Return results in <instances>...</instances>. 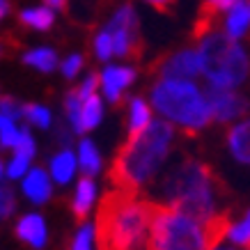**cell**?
I'll use <instances>...</instances> for the list:
<instances>
[{
  "instance_id": "cell-1",
  "label": "cell",
  "mask_w": 250,
  "mask_h": 250,
  "mask_svg": "<svg viewBox=\"0 0 250 250\" xmlns=\"http://www.w3.org/2000/svg\"><path fill=\"white\" fill-rule=\"evenodd\" d=\"M161 205L138 193L115 188L104 195L97 213L99 250H156L154 228Z\"/></svg>"
},
{
  "instance_id": "cell-2",
  "label": "cell",
  "mask_w": 250,
  "mask_h": 250,
  "mask_svg": "<svg viewBox=\"0 0 250 250\" xmlns=\"http://www.w3.org/2000/svg\"><path fill=\"white\" fill-rule=\"evenodd\" d=\"M172 136L170 122L152 120V124L140 136L129 138L120 147L110 167V184L120 190L138 193V188L149 182L166 161Z\"/></svg>"
},
{
  "instance_id": "cell-3",
  "label": "cell",
  "mask_w": 250,
  "mask_h": 250,
  "mask_svg": "<svg viewBox=\"0 0 250 250\" xmlns=\"http://www.w3.org/2000/svg\"><path fill=\"white\" fill-rule=\"evenodd\" d=\"M161 193L167 205L186 213L197 223H207L213 216L216 205V174L209 166L195 159H184L174 166L161 184Z\"/></svg>"
},
{
  "instance_id": "cell-4",
  "label": "cell",
  "mask_w": 250,
  "mask_h": 250,
  "mask_svg": "<svg viewBox=\"0 0 250 250\" xmlns=\"http://www.w3.org/2000/svg\"><path fill=\"white\" fill-rule=\"evenodd\" d=\"M152 104L163 117L177 122L186 133H195L211 122L207 94L190 81H159L152 87Z\"/></svg>"
},
{
  "instance_id": "cell-5",
  "label": "cell",
  "mask_w": 250,
  "mask_h": 250,
  "mask_svg": "<svg viewBox=\"0 0 250 250\" xmlns=\"http://www.w3.org/2000/svg\"><path fill=\"white\" fill-rule=\"evenodd\" d=\"M197 55L202 62V74L213 90H232L250 74V60L246 51L225 32L213 30L200 39Z\"/></svg>"
},
{
  "instance_id": "cell-6",
  "label": "cell",
  "mask_w": 250,
  "mask_h": 250,
  "mask_svg": "<svg viewBox=\"0 0 250 250\" xmlns=\"http://www.w3.org/2000/svg\"><path fill=\"white\" fill-rule=\"evenodd\" d=\"M156 250H207L205 228L170 205H161L154 228Z\"/></svg>"
},
{
  "instance_id": "cell-7",
  "label": "cell",
  "mask_w": 250,
  "mask_h": 250,
  "mask_svg": "<svg viewBox=\"0 0 250 250\" xmlns=\"http://www.w3.org/2000/svg\"><path fill=\"white\" fill-rule=\"evenodd\" d=\"M108 32L113 37L115 55L120 58H138L140 55V37H138V16L131 5H124L115 12V16L108 23Z\"/></svg>"
},
{
  "instance_id": "cell-8",
  "label": "cell",
  "mask_w": 250,
  "mask_h": 250,
  "mask_svg": "<svg viewBox=\"0 0 250 250\" xmlns=\"http://www.w3.org/2000/svg\"><path fill=\"white\" fill-rule=\"evenodd\" d=\"M207 101L211 108V117L216 122H234L236 117L248 113V99L232 90H207Z\"/></svg>"
},
{
  "instance_id": "cell-9",
  "label": "cell",
  "mask_w": 250,
  "mask_h": 250,
  "mask_svg": "<svg viewBox=\"0 0 250 250\" xmlns=\"http://www.w3.org/2000/svg\"><path fill=\"white\" fill-rule=\"evenodd\" d=\"M161 81H190L197 74H202V62L200 55L195 51H182V53H174L166 60H161L156 64Z\"/></svg>"
},
{
  "instance_id": "cell-10",
  "label": "cell",
  "mask_w": 250,
  "mask_h": 250,
  "mask_svg": "<svg viewBox=\"0 0 250 250\" xmlns=\"http://www.w3.org/2000/svg\"><path fill=\"white\" fill-rule=\"evenodd\" d=\"M136 78V71L129 67H108L104 74H101V87H104V94H106L108 101H120V94L124 87H129Z\"/></svg>"
},
{
  "instance_id": "cell-11",
  "label": "cell",
  "mask_w": 250,
  "mask_h": 250,
  "mask_svg": "<svg viewBox=\"0 0 250 250\" xmlns=\"http://www.w3.org/2000/svg\"><path fill=\"white\" fill-rule=\"evenodd\" d=\"M16 234L21 241H25L32 248H44L46 246V223L37 213H28L16 223Z\"/></svg>"
},
{
  "instance_id": "cell-12",
  "label": "cell",
  "mask_w": 250,
  "mask_h": 250,
  "mask_svg": "<svg viewBox=\"0 0 250 250\" xmlns=\"http://www.w3.org/2000/svg\"><path fill=\"white\" fill-rule=\"evenodd\" d=\"M23 193L35 205H44L51 197V179L42 167H32L30 172L23 177Z\"/></svg>"
},
{
  "instance_id": "cell-13",
  "label": "cell",
  "mask_w": 250,
  "mask_h": 250,
  "mask_svg": "<svg viewBox=\"0 0 250 250\" xmlns=\"http://www.w3.org/2000/svg\"><path fill=\"white\" fill-rule=\"evenodd\" d=\"M228 147L239 163L250 166V120L239 122L228 133Z\"/></svg>"
},
{
  "instance_id": "cell-14",
  "label": "cell",
  "mask_w": 250,
  "mask_h": 250,
  "mask_svg": "<svg viewBox=\"0 0 250 250\" xmlns=\"http://www.w3.org/2000/svg\"><path fill=\"white\" fill-rule=\"evenodd\" d=\"M250 30V0H239L234 7L229 9L225 19V35L229 39H241Z\"/></svg>"
},
{
  "instance_id": "cell-15",
  "label": "cell",
  "mask_w": 250,
  "mask_h": 250,
  "mask_svg": "<svg viewBox=\"0 0 250 250\" xmlns=\"http://www.w3.org/2000/svg\"><path fill=\"white\" fill-rule=\"evenodd\" d=\"M94 195H97V186L92 182V177H83L78 182V188H76V197H74V216L78 220H83L90 211L92 202H94Z\"/></svg>"
},
{
  "instance_id": "cell-16",
  "label": "cell",
  "mask_w": 250,
  "mask_h": 250,
  "mask_svg": "<svg viewBox=\"0 0 250 250\" xmlns=\"http://www.w3.org/2000/svg\"><path fill=\"white\" fill-rule=\"evenodd\" d=\"M152 124V110L143 99H131V122H129V138H138L147 126Z\"/></svg>"
},
{
  "instance_id": "cell-17",
  "label": "cell",
  "mask_w": 250,
  "mask_h": 250,
  "mask_svg": "<svg viewBox=\"0 0 250 250\" xmlns=\"http://www.w3.org/2000/svg\"><path fill=\"white\" fill-rule=\"evenodd\" d=\"M76 172V156L69 152V149H62L53 161H51V177H53L58 184H69V179Z\"/></svg>"
},
{
  "instance_id": "cell-18",
  "label": "cell",
  "mask_w": 250,
  "mask_h": 250,
  "mask_svg": "<svg viewBox=\"0 0 250 250\" xmlns=\"http://www.w3.org/2000/svg\"><path fill=\"white\" fill-rule=\"evenodd\" d=\"M78 163H81V170H83L85 177H94L101 167V156H99L97 147L92 140H81V147H78Z\"/></svg>"
},
{
  "instance_id": "cell-19",
  "label": "cell",
  "mask_w": 250,
  "mask_h": 250,
  "mask_svg": "<svg viewBox=\"0 0 250 250\" xmlns=\"http://www.w3.org/2000/svg\"><path fill=\"white\" fill-rule=\"evenodd\" d=\"M23 62L28 64V67H35L39 71H53L58 67V55H55L53 48H35V51H28V53L23 55Z\"/></svg>"
},
{
  "instance_id": "cell-20",
  "label": "cell",
  "mask_w": 250,
  "mask_h": 250,
  "mask_svg": "<svg viewBox=\"0 0 250 250\" xmlns=\"http://www.w3.org/2000/svg\"><path fill=\"white\" fill-rule=\"evenodd\" d=\"M21 23L30 25L35 30H48L53 25V9L48 7H32L21 12Z\"/></svg>"
},
{
  "instance_id": "cell-21",
  "label": "cell",
  "mask_w": 250,
  "mask_h": 250,
  "mask_svg": "<svg viewBox=\"0 0 250 250\" xmlns=\"http://www.w3.org/2000/svg\"><path fill=\"white\" fill-rule=\"evenodd\" d=\"M104 108H101V99L94 94L83 104V117H81V133H87L101 122Z\"/></svg>"
},
{
  "instance_id": "cell-22",
  "label": "cell",
  "mask_w": 250,
  "mask_h": 250,
  "mask_svg": "<svg viewBox=\"0 0 250 250\" xmlns=\"http://www.w3.org/2000/svg\"><path fill=\"white\" fill-rule=\"evenodd\" d=\"M83 99H81V94H78V90L69 92L67 94V104H64V110H67L69 115V122H71V126H74V131L76 133H81V117H83Z\"/></svg>"
},
{
  "instance_id": "cell-23",
  "label": "cell",
  "mask_w": 250,
  "mask_h": 250,
  "mask_svg": "<svg viewBox=\"0 0 250 250\" xmlns=\"http://www.w3.org/2000/svg\"><path fill=\"white\" fill-rule=\"evenodd\" d=\"M19 136H21V129H16L14 120L0 113V147H12L14 149L16 143H19Z\"/></svg>"
},
{
  "instance_id": "cell-24",
  "label": "cell",
  "mask_w": 250,
  "mask_h": 250,
  "mask_svg": "<svg viewBox=\"0 0 250 250\" xmlns=\"http://www.w3.org/2000/svg\"><path fill=\"white\" fill-rule=\"evenodd\" d=\"M229 239H232V243L239 246V248H250V211H246V216H243L239 223L232 225Z\"/></svg>"
},
{
  "instance_id": "cell-25",
  "label": "cell",
  "mask_w": 250,
  "mask_h": 250,
  "mask_svg": "<svg viewBox=\"0 0 250 250\" xmlns=\"http://www.w3.org/2000/svg\"><path fill=\"white\" fill-rule=\"evenodd\" d=\"M23 117L28 122H32L35 126H42V129H46V126L51 124V113H48V108L37 106V104L23 106Z\"/></svg>"
},
{
  "instance_id": "cell-26",
  "label": "cell",
  "mask_w": 250,
  "mask_h": 250,
  "mask_svg": "<svg viewBox=\"0 0 250 250\" xmlns=\"http://www.w3.org/2000/svg\"><path fill=\"white\" fill-rule=\"evenodd\" d=\"M14 156H21V159L30 161L35 156V140H32L30 131L21 129V136H19V143L14 147Z\"/></svg>"
},
{
  "instance_id": "cell-27",
  "label": "cell",
  "mask_w": 250,
  "mask_h": 250,
  "mask_svg": "<svg viewBox=\"0 0 250 250\" xmlns=\"http://www.w3.org/2000/svg\"><path fill=\"white\" fill-rule=\"evenodd\" d=\"M94 51H97L99 60H108V58L115 53L113 37H110V32H108V30H104L101 35H97V39H94Z\"/></svg>"
},
{
  "instance_id": "cell-28",
  "label": "cell",
  "mask_w": 250,
  "mask_h": 250,
  "mask_svg": "<svg viewBox=\"0 0 250 250\" xmlns=\"http://www.w3.org/2000/svg\"><path fill=\"white\" fill-rule=\"evenodd\" d=\"M16 209V200H14V190L7 186H0V220L12 216V211Z\"/></svg>"
},
{
  "instance_id": "cell-29",
  "label": "cell",
  "mask_w": 250,
  "mask_h": 250,
  "mask_svg": "<svg viewBox=\"0 0 250 250\" xmlns=\"http://www.w3.org/2000/svg\"><path fill=\"white\" fill-rule=\"evenodd\" d=\"M92 236H94V232H92L90 225L81 228L74 243H71V250H92Z\"/></svg>"
},
{
  "instance_id": "cell-30",
  "label": "cell",
  "mask_w": 250,
  "mask_h": 250,
  "mask_svg": "<svg viewBox=\"0 0 250 250\" xmlns=\"http://www.w3.org/2000/svg\"><path fill=\"white\" fill-rule=\"evenodd\" d=\"M28 166H30V161L21 159V156H14V159L9 161V166H7V177L9 179L25 177V174H28Z\"/></svg>"
},
{
  "instance_id": "cell-31",
  "label": "cell",
  "mask_w": 250,
  "mask_h": 250,
  "mask_svg": "<svg viewBox=\"0 0 250 250\" xmlns=\"http://www.w3.org/2000/svg\"><path fill=\"white\" fill-rule=\"evenodd\" d=\"M99 83H101V74H90V76H87V81L78 87L81 99H83V101H87L90 97H94V90L99 87Z\"/></svg>"
},
{
  "instance_id": "cell-32",
  "label": "cell",
  "mask_w": 250,
  "mask_h": 250,
  "mask_svg": "<svg viewBox=\"0 0 250 250\" xmlns=\"http://www.w3.org/2000/svg\"><path fill=\"white\" fill-rule=\"evenodd\" d=\"M81 67H83V55H71V58H67L64 64H62V74L67 78H74L78 71H81Z\"/></svg>"
},
{
  "instance_id": "cell-33",
  "label": "cell",
  "mask_w": 250,
  "mask_h": 250,
  "mask_svg": "<svg viewBox=\"0 0 250 250\" xmlns=\"http://www.w3.org/2000/svg\"><path fill=\"white\" fill-rule=\"evenodd\" d=\"M0 113L7 115V117H12L16 122L23 115V108L16 106V101H12V99H0Z\"/></svg>"
},
{
  "instance_id": "cell-34",
  "label": "cell",
  "mask_w": 250,
  "mask_h": 250,
  "mask_svg": "<svg viewBox=\"0 0 250 250\" xmlns=\"http://www.w3.org/2000/svg\"><path fill=\"white\" fill-rule=\"evenodd\" d=\"M145 2H149V5H152V7H156L159 12H170L177 0H145Z\"/></svg>"
},
{
  "instance_id": "cell-35",
  "label": "cell",
  "mask_w": 250,
  "mask_h": 250,
  "mask_svg": "<svg viewBox=\"0 0 250 250\" xmlns=\"http://www.w3.org/2000/svg\"><path fill=\"white\" fill-rule=\"evenodd\" d=\"M48 9H67V0H44Z\"/></svg>"
},
{
  "instance_id": "cell-36",
  "label": "cell",
  "mask_w": 250,
  "mask_h": 250,
  "mask_svg": "<svg viewBox=\"0 0 250 250\" xmlns=\"http://www.w3.org/2000/svg\"><path fill=\"white\" fill-rule=\"evenodd\" d=\"M7 9H9V2H7V0H0V19L7 14Z\"/></svg>"
},
{
  "instance_id": "cell-37",
  "label": "cell",
  "mask_w": 250,
  "mask_h": 250,
  "mask_svg": "<svg viewBox=\"0 0 250 250\" xmlns=\"http://www.w3.org/2000/svg\"><path fill=\"white\" fill-rule=\"evenodd\" d=\"M0 177H2V163H0Z\"/></svg>"
}]
</instances>
